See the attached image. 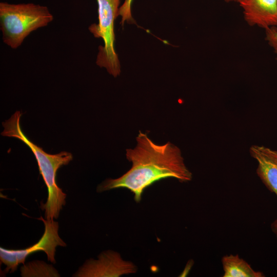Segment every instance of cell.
<instances>
[{
  "mask_svg": "<svg viewBox=\"0 0 277 277\" xmlns=\"http://www.w3.org/2000/svg\"><path fill=\"white\" fill-rule=\"evenodd\" d=\"M136 141L133 149H126V158L132 163L131 169L117 179L104 181L97 186L98 192L125 188L133 193L135 201L140 202L144 190L156 181L168 177L181 182L192 180V174L179 147L170 142L157 145L141 131Z\"/></svg>",
  "mask_w": 277,
  "mask_h": 277,
  "instance_id": "obj_1",
  "label": "cell"
},
{
  "mask_svg": "<svg viewBox=\"0 0 277 277\" xmlns=\"http://www.w3.org/2000/svg\"><path fill=\"white\" fill-rule=\"evenodd\" d=\"M22 114L16 111L8 120L2 123L3 136L14 137L27 145L33 153L37 162L39 173L42 175L48 190V197L45 203H41V208L45 211L47 220L57 219L63 206L66 204V194L57 185L56 175L57 170L63 165H67L73 159L72 154L62 151L57 154L46 153L41 148L33 144L26 136L20 126Z\"/></svg>",
  "mask_w": 277,
  "mask_h": 277,
  "instance_id": "obj_2",
  "label": "cell"
},
{
  "mask_svg": "<svg viewBox=\"0 0 277 277\" xmlns=\"http://www.w3.org/2000/svg\"><path fill=\"white\" fill-rule=\"evenodd\" d=\"M53 19L46 6L33 3H0V28L3 42L16 49L32 32L45 27Z\"/></svg>",
  "mask_w": 277,
  "mask_h": 277,
  "instance_id": "obj_3",
  "label": "cell"
},
{
  "mask_svg": "<svg viewBox=\"0 0 277 277\" xmlns=\"http://www.w3.org/2000/svg\"><path fill=\"white\" fill-rule=\"evenodd\" d=\"M98 5V23H93L89 27L95 37L101 38L104 45L98 47L96 64L105 68L107 72L116 77L121 72L117 54L114 48V21L119 15L120 0H96Z\"/></svg>",
  "mask_w": 277,
  "mask_h": 277,
  "instance_id": "obj_4",
  "label": "cell"
},
{
  "mask_svg": "<svg viewBox=\"0 0 277 277\" xmlns=\"http://www.w3.org/2000/svg\"><path fill=\"white\" fill-rule=\"evenodd\" d=\"M38 220L44 223L45 231L36 243L23 249H8L0 247V260L1 262L6 266L4 270L5 273L14 272L19 264H24L28 256L37 251L45 252L49 261L54 264L56 263V248L58 246H66V244L58 235V223L53 220L43 219L42 216Z\"/></svg>",
  "mask_w": 277,
  "mask_h": 277,
  "instance_id": "obj_5",
  "label": "cell"
},
{
  "mask_svg": "<svg viewBox=\"0 0 277 277\" xmlns=\"http://www.w3.org/2000/svg\"><path fill=\"white\" fill-rule=\"evenodd\" d=\"M136 271L132 263L124 261L118 253L108 250L102 252L97 260H87L73 276L118 277Z\"/></svg>",
  "mask_w": 277,
  "mask_h": 277,
  "instance_id": "obj_6",
  "label": "cell"
},
{
  "mask_svg": "<svg viewBox=\"0 0 277 277\" xmlns=\"http://www.w3.org/2000/svg\"><path fill=\"white\" fill-rule=\"evenodd\" d=\"M248 25L264 29L277 27V0H236Z\"/></svg>",
  "mask_w": 277,
  "mask_h": 277,
  "instance_id": "obj_7",
  "label": "cell"
},
{
  "mask_svg": "<svg viewBox=\"0 0 277 277\" xmlns=\"http://www.w3.org/2000/svg\"><path fill=\"white\" fill-rule=\"evenodd\" d=\"M249 153L258 163V176L267 189L277 197V150L254 145L250 147Z\"/></svg>",
  "mask_w": 277,
  "mask_h": 277,
  "instance_id": "obj_8",
  "label": "cell"
},
{
  "mask_svg": "<svg viewBox=\"0 0 277 277\" xmlns=\"http://www.w3.org/2000/svg\"><path fill=\"white\" fill-rule=\"evenodd\" d=\"M223 277H264L260 271L254 270L251 265L238 254H227L221 259Z\"/></svg>",
  "mask_w": 277,
  "mask_h": 277,
  "instance_id": "obj_9",
  "label": "cell"
},
{
  "mask_svg": "<svg viewBox=\"0 0 277 277\" xmlns=\"http://www.w3.org/2000/svg\"><path fill=\"white\" fill-rule=\"evenodd\" d=\"M22 276H60L57 271L44 262L35 261L24 264L21 268Z\"/></svg>",
  "mask_w": 277,
  "mask_h": 277,
  "instance_id": "obj_10",
  "label": "cell"
},
{
  "mask_svg": "<svg viewBox=\"0 0 277 277\" xmlns=\"http://www.w3.org/2000/svg\"><path fill=\"white\" fill-rule=\"evenodd\" d=\"M133 0H124L122 5L120 7L118 14L121 16V24L124 25L125 22L133 23L134 20L131 14V4Z\"/></svg>",
  "mask_w": 277,
  "mask_h": 277,
  "instance_id": "obj_11",
  "label": "cell"
},
{
  "mask_svg": "<svg viewBox=\"0 0 277 277\" xmlns=\"http://www.w3.org/2000/svg\"><path fill=\"white\" fill-rule=\"evenodd\" d=\"M265 40L273 49L277 59V27H272L265 29Z\"/></svg>",
  "mask_w": 277,
  "mask_h": 277,
  "instance_id": "obj_12",
  "label": "cell"
},
{
  "mask_svg": "<svg viewBox=\"0 0 277 277\" xmlns=\"http://www.w3.org/2000/svg\"><path fill=\"white\" fill-rule=\"evenodd\" d=\"M271 231L277 239V218L275 219L270 224Z\"/></svg>",
  "mask_w": 277,
  "mask_h": 277,
  "instance_id": "obj_13",
  "label": "cell"
},
{
  "mask_svg": "<svg viewBox=\"0 0 277 277\" xmlns=\"http://www.w3.org/2000/svg\"><path fill=\"white\" fill-rule=\"evenodd\" d=\"M224 1L226 3H230V2H235L236 0H224Z\"/></svg>",
  "mask_w": 277,
  "mask_h": 277,
  "instance_id": "obj_14",
  "label": "cell"
}]
</instances>
